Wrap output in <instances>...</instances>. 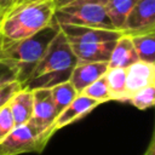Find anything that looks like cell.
Returning a JSON list of instances; mask_svg holds the SVG:
<instances>
[{
    "mask_svg": "<svg viewBox=\"0 0 155 155\" xmlns=\"http://www.w3.org/2000/svg\"><path fill=\"white\" fill-rule=\"evenodd\" d=\"M54 10L52 0L11 7L0 15V40L19 41L33 36L52 23Z\"/></svg>",
    "mask_w": 155,
    "mask_h": 155,
    "instance_id": "obj_1",
    "label": "cell"
},
{
    "mask_svg": "<svg viewBox=\"0 0 155 155\" xmlns=\"http://www.w3.org/2000/svg\"><path fill=\"white\" fill-rule=\"evenodd\" d=\"M58 31V25L52 21L51 24L30 38L19 41L0 40V61H8L17 67V81L21 85L30 76L34 68L44 56L47 46Z\"/></svg>",
    "mask_w": 155,
    "mask_h": 155,
    "instance_id": "obj_2",
    "label": "cell"
},
{
    "mask_svg": "<svg viewBox=\"0 0 155 155\" xmlns=\"http://www.w3.org/2000/svg\"><path fill=\"white\" fill-rule=\"evenodd\" d=\"M53 22L57 25H75L105 30H116L110 23L105 13L104 6L99 4L85 2L58 7L54 10Z\"/></svg>",
    "mask_w": 155,
    "mask_h": 155,
    "instance_id": "obj_3",
    "label": "cell"
},
{
    "mask_svg": "<svg viewBox=\"0 0 155 155\" xmlns=\"http://www.w3.org/2000/svg\"><path fill=\"white\" fill-rule=\"evenodd\" d=\"M76 62L78 59L73 53L70 44L67 41L64 35L59 30L58 34L52 39V41L47 46L44 56L36 64L29 78L39 76L47 73L73 70Z\"/></svg>",
    "mask_w": 155,
    "mask_h": 155,
    "instance_id": "obj_4",
    "label": "cell"
},
{
    "mask_svg": "<svg viewBox=\"0 0 155 155\" xmlns=\"http://www.w3.org/2000/svg\"><path fill=\"white\" fill-rule=\"evenodd\" d=\"M47 140L29 124L16 126L12 132L0 143V155H21L41 153Z\"/></svg>",
    "mask_w": 155,
    "mask_h": 155,
    "instance_id": "obj_5",
    "label": "cell"
},
{
    "mask_svg": "<svg viewBox=\"0 0 155 155\" xmlns=\"http://www.w3.org/2000/svg\"><path fill=\"white\" fill-rule=\"evenodd\" d=\"M56 120L54 107L50 90L33 91V114L28 121L47 142L54 134L52 125Z\"/></svg>",
    "mask_w": 155,
    "mask_h": 155,
    "instance_id": "obj_6",
    "label": "cell"
},
{
    "mask_svg": "<svg viewBox=\"0 0 155 155\" xmlns=\"http://www.w3.org/2000/svg\"><path fill=\"white\" fill-rule=\"evenodd\" d=\"M121 33L127 36L155 33V0H137Z\"/></svg>",
    "mask_w": 155,
    "mask_h": 155,
    "instance_id": "obj_7",
    "label": "cell"
},
{
    "mask_svg": "<svg viewBox=\"0 0 155 155\" xmlns=\"http://www.w3.org/2000/svg\"><path fill=\"white\" fill-rule=\"evenodd\" d=\"M58 28L70 45H85V44L116 41L122 35L117 30H105V29H96V28H87V27L58 25Z\"/></svg>",
    "mask_w": 155,
    "mask_h": 155,
    "instance_id": "obj_8",
    "label": "cell"
},
{
    "mask_svg": "<svg viewBox=\"0 0 155 155\" xmlns=\"http://www.w3.org/2000/svg\"><path fill=\"white\" fill-rule=\"evenodd\" d=\"M99 104H101L99 102H97L82 93H79L73 99V102L61 114L57 115V117L52 125V131L56 133L58 130H61L68 125H71L75 121L85 117Z\"/></svg>",
    "mask_w": 155,
    "mask_h": 155,
    "instance_id": "obj_9",
    "label": "cell"
},
{
    "mask_svg": "<svg viewBox=\"0 0 155 155\" xmlns=\"http://www.w3.org/2000/svg\"><path fill=\"white\" fill-rule=\"evenodd\" d=\"M108 63L97 62H76L74 65L69 82L75 88L78 93H81L88 85L98 80L101 76L105 75L108 70Z\"/></svg>",
    "mask_w": 155,
    "mask_h": 155,
    "instance_id": "obj_10",
    "label": "cell"
},
{
    "mask_svg": "<svg viewBox=\"0 0 155 155\" xmlns=\"http://www.w3.org/2000/svg\"><path fill=\"white\" fill-rule=\"evenodd\" d=\"M155 85V63L137 61L126 68V90L130 94L136 91Z\"/></svg>",
    "mask_w": 155,
    "mask_h": 155,
    "instance_id": "obj_11",
    "label": "cell"
},
{
    "mask_svg": "<svg viewBox=\"0 0 155 155\" xmlns=\"http://www.w3.org/2000/svg\"><path fill=\"white\" fill-rule=\"evenodd\" d=\"M115 41L99 42V44H85V45H70L75 58L79 62H97L108 63Z\"/></svg>",
    "mask_w": 155,
    "mask_h": 155,
    "instance_id": "obj_12",
    "label": "cell"
},
{
    "mask_svg": "<svg viewBox=\"0 0 155 155\" xmlns=\"http://www.w3.org/2000/svg\"><path fill=\"white\" fill-rule=\"evenodd\" d=\"M138 59L137 52L133 47V44L131 41V38L127 35H121L113 47L108 67L109 68H122L126 69L133 63H136Z\"/></svg>",
    "mask_w": 155,
    "mask_h": 155,
    "instance_id": "obj_13",
    "label": "cell"
},
{
    "mask_svg": "<svg viewBox=\"0 0 155 155\" xmlns=\"http://www.w3.org/2000/svg\"><path fill=\"white\" fill-rule=\"evenodd\" d=\"M8 108L15 120V125L27 124L33 114V91L19 90L8 102Z\"/></svg>",
    "mask_w": 155,
    "mask_h": 155,
    "instance_id": "obj_14",
    "label": "cell"
},
{
    "mask_svg": "<svg viewBox=\"0 0 155 155\" xmlns=\"http://www.w3.org/2000/svg\"><path fill=\"white\" fill-rule=\"evenodd\" d=\"M136 1L137 0H108L105 2L104 5L105 13L113 27L120 33L122 31L127 16L130 15Z\"/></svg>",
    "mask_w": 155,
    "mask_h": 155,
    "instance_id": "obj_15",
    "label": "cell"
},
{
    "mask_svg": "<svg viewBox=\"0 0 155 155\" xmlns=\"http://www.w3.org/2000/svg\"><path fill=\"white\" fill-rule=\"evenodd\" d=\"M105 80L113 101L127 102L128 92L126 90V69L108 68L105 73Z\"/></svg>",
    "mask_w": 155,
    "mask_h": 155,
    "instance_id": "obj_16",
    "label": "cell"
},
{
    "mask_svg": "<svg viewBox=\"0 0 155 155\" xmlns=\"http://www.w3.org/2000/svg\"><path fill=\"white\" fill-rule=\"evenodd\" d=\"M50 91H51V97H52V102H53V107H54L56 117L79 94L75 91V88L71 86V84L69 81L63 82V84H59V85L52 87Z\"/></svg>",
    "mask_w": 155,
    "mask_h": 155,
    "instance_id": "obj_17",
    "label": "cell"
},
{
    "mask_svg": "<svg viewBox=\"0 0 155 155\" xmlns=\"http://www.w3.org/2000/svg\"><path fill=\"white\" fill-rule=\"evenodd\" d=\"M138 59L148 63H155V33L130 36Z\"/></svg>",
    "mask_w": 155,
    "mask_h": 155,
    "instance_id": "obj_18",
    "label": "cell"
},
{
    "mask_svg": "<svg viewBox=\"0 0 155 155\" xmlns=\"http://www.w3.org/2000/svg\"><path fill=\"white\" fill-rule=\"evenodd\" d=\"M82 94L99 102L101 104L102 103H105V102H110L113 101L111 98V94H110V91L108 88V84H107V80H105V75L101 76L98 80H96L94 82H92L91 85H88L82 92Z\"/></svg>",
    "mask_w": 155,
    "mask_h": 155,
    "instance_id": "obj_19",
    "label": "cell"
},
{
    "mask_svg": "<svg viewBox=\"0 0 155 155\" xmlns=\"http://www.w3.org/2000/svg\"><path fill=\"white\" fill-rule=\"evenodd\" d=\"M128 103H131L134 108L139 110H145L155 104V85L154 86H148L144 88H140L136 91L134 93L130 94Z\"/></svg>",
    "mask_w": 155,
    "mask_h": 155,
    "instance_id": "obj_20",
    "label": "cell"
},
{
    "mask_svg": "<svg viewBox=\"0 0 155 155\" xmlns=\"http://www.w3.org/2000/svg\"><path fill=\"white\" fill-rule=\"evenodd\" d=\"M16 127L13 116L11 114V110L8 105H4L0 108V143L12 132V130Z\"/></svg>",
    "mask_w": 155,
    "mask_h": 155,
    "instance_id": "obj_21",
    "label": "cell"
},
{
    "mask_svg": "<svg viewBox=\"0 0 155 155\" xmlns=\"http://www.w3.org/2000/svg\"><path fill=\"white\" fill-rule=\"evenodd\" d=\"M17 79H18L17 67L8 61H0V87L12 81H17Z\"/></svg>",
    "mask_w": 155,
    "mask_h": 155,
    "instance_id": "obj_22",
    "label": "cell"
},
{
    "mask_svg": "<svg viewBox=\"0 0 155 155\" xmlns=\"http://www.w3.org/2000/svg\"><path fill=\"white\" fill-rule=\"evenodd\" d=\"M19 90H22V87H21V84L18 81H12L10 84H6V85L1 86L0 87V108H2L4 105L8 104L11 98Z\"/></svg>",
    "mask_w": 155,
    "mask_h": 155,
    "instance_id": "obj_23",
    "label": "cell"
},
{
    "mask_svg": "<svg viewBox=\"0 0 155 155\" xmlns=\"http://www.w3.org/2000/svg\"><path fill=\"white\" fill-rule=\"evenodd\" d=\"M54 4V7H63L67 5H71V4H85V2H90V4H99V5H105V2L108 0H52Z\"/></svg>",
    "mask_w": 155,
    "mask_h": 155,
    "instance_id": "obj_24",
    "label": "cell"
},
{
    "mask_svg": "<svg viewBox=\"0 0 155 155\" xmlns=\"http://www.w3.org/2000/svg\"><path fill=\"white\" fill-rule=\"evenodd\" d=\"M16 2L17 0H0V15L10 10L12 6H15Z\"/></svg>",
    "mask_w": 155,
    "mask_h": 155,
    "instance_id": "obj_25",
    "label": "cell"
},
{
    "mask_svg": "<svg viewBox=\"0 0 155 155\" xmlns=\"http://www.w3.org/2000/svg\"><path fill=\"white\" fill-rule=\"evenodd\" d=\"M36 1H45V0H17V2L15 4V6L24 5V4H29V2H36ZM12 7H13V6H12Z\"/></svg>",
    "mask_w": 155,
    "mask_h": 155,
    "instance_id": "obj_26",
    "label": "cell"
},
{
    "mask_svg": "<svg viewBox=\"0 0 155 155\" xmlns=\"http://www.w3.org/2000/svg\"><path fill=\"white\" fill-rule=\"evenodd\" d=\"M143 155H144V154H143Z\"/></svg>",
    "mask_w": 155,
    "mask_h": 155,
    "instance_id": "obj_27",
    "label": "cell"
}]
</instances>
